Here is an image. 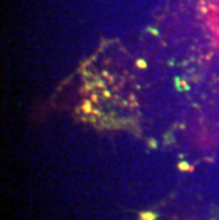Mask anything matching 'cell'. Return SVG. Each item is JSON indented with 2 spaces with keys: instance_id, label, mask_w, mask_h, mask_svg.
<instances>
[{
  "instance_id": "obj_1",
  "label": "cell",
  "mask_w": 219,
  "mask_h": 220,
  "mask_svg": "<svg viewBox=\"0 0 219 220\" xmlns=\"http://www.w3.org/2000/svg\"><path fill=\"white\" fill-rule=\"evenodd\" d=\"M140 217H141V220H155L157 219V216L154 215V213H141V216H140Z\"/></svg>"
}]
</instances>
